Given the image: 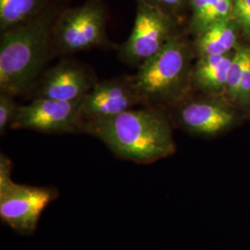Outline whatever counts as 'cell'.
Wrapping results in <instances>:
<instances>
[{"label": "cell", "instance_id": "obj_7", "mask_svg": "<svg viewBox=\"0 0 250 250\" xmlns=\"http://www.w3.org/2000/svg\"><path fill=\"white\" fill-rule=\"evenodd\" d=\"M81 100L60 101L35 98L29 104L19 107L10 129H25L45 134H71L83 132Z\"/></svg>", "mask_w": 250, "mask_h": 250}, {"label": "cell", "instance_id": "obj_8", "mask_svg": "<svg viewBox=\"0 0 250 250\" xmlns=\"http://www.w3.org/2000/svg\"><path fill=\"white\" fill-rule=\"evenodd\" d=\"M140 103H144L143 99L135 86L133 76L98 81L81 99L83 124L116 116Z\"/></svg>", "mask_w": 250, "mask_h": 250}, {"label": "cell", "instance_id": "obj_14", "mask_svg": "<svg viewBox=\"0 0 250 250\" xmlns=\"http://www.w3.org/2000/svg\"><path fill=\"white\" fill-rule=\"evenodd\" d=\"M250 59V48L241 47L232 57L228 74L227 88L233 99L238 98L242 77Z\"/></svg>", "mask_w": 250, "mask_h": 250}, {"label": "cell", "instance_id": "obj_1", "mask_svg": "<svg viewBox=\"0 0 250 250\" xmlns=\"http://www.w3.org/2000/svg\"><path fill=\"white\" fill-rule=\"evenodd\" d=\"M83 133L97 137L120 159L139 164L160 161L175 152L167 119L153 108H132L116 116L86 123Z\"/></svg>", "mask_w": 250, "mask_h": 250}, {"label": "cell", "instance_id": "obj_4", "mask_svg": "<svg viewBox=\"0 0 250 250\" xmlns=\"http://www.w3.org/2000/svg\"><path fill=\"white\" fill-rule=\"evenodd\" d=\"M187 45L172 38L159 52L137 67L135 86L146 102H160L177 95L188 71Z\"/></svg>", "mask_w": 250, "mask_h": 250}, {"label": "cell", "instance_id": "obj_16", "mask_svg": "<svg viewBox=\"0 0 250 250\" xmlns=\"http://www.w3.org/2000/svg\"><path fill=\"white\" fill-rule=\"evenodd\" d=\"M138 1L145 2L167 13L169 12V10L179 9L186 2V0H138Z\"/></svg>", "mask_w": 250, "mask_h": 250}, {"label": "cell", "instance_id": "obj_2", "mask_svg": "<svg viewBox=\"0 0 250 250\" xmlns=\"http://www.w3.org/2000/svg\"><path fill=\"white\" fill-rule=\"evenodd\" d=\"M57 17L47 6L34 18L1 32L0 92L18 96L34 86L53 55Z\"/></svg>", "mask_w": 250, "mask_h": 250}, {"label": "cell", "instance_id": "obj_17", "mask_svg": "<svg viewBox=\"0 0 250 250\" xmlns=\"http://www.w3.org/2000/svg\"><path fill=\"white\" fill-rule=\"evenodd\" d=\"M238 97L242 99H249L250 97V59L242 77Z\"/></svg>", "mask_w": 250, "mask_h": 250}, {"label": "cell", "instance_id": "obj_19", "mask_svg": "<svg viewBox=\"0 0 250 250\" xmlns=\"http://www.w3.org/2000/svg\"><path fill=\"white\" fill-rule=\"evenodd\" d=\"M249 8H250V0H233V14H236Z\"/></svg>", "mask_w": 250, "mask_h": 250}, {"label": "cell", "instance_id": "obj_6", "mask_svg": "<svg viewBox=\"0 0 250 250\" xmlns=\"http://www.w3.org/2000/svg\"><path fill=\"white\" fill-rule=\"evenodd\" d=\"M172 26L169 13L137 0L134 26L119 47V58L129 66L138 67L173 38Z\"/></svg>", "mask_w": 250, "mask_h": 250}, {"label": "cell", "instance_id": "obj_10", "mask_svg": "<svg viewBox=\"0 0 250 250\" xmlns=\"http://www.w3.org/2000/svg\"><path fill=\"white\" fill-rule=\"evenodd\" d=\"M180 122L193 134L210 136L232 125L233 115L216 103L193 101L181 109Z\"/></svg>", "mask_w": 250, "mask_h": 250}, {"label": "cell", "instance_id": "obj_18", "mask_svg": "<svg viewBox=\"0 0 250 250\" xmlns=\"http://www.w3.org/2000/svg\"><path fill=\"white\" fill-rule=\"evenodd\" d=\"M234 18L238 21V22L241 24L243 28L247 31L250 32V8L240 11L236 14H233Z\"/></svg>", "mask_w": 250, "mask_h": 250}, {"label": "cell", "instance_id": "obj_11", "mask_svg": "<svg viewBox=\"0 0 250 250\" xmlns=\"http://www.w3.org/2000/svg\"><path fill=\"white\" fill-rule=\"evenodd\" d=\"M232 59L227 55L199 58L192 75L195 84L208 92L223 89L227 85Z\"/></svg>", "mask_w": 250, "mask_h": 250}, {"label": "cell", "instance_id": "obj_9", "mask_svg": "<svg viewBox=\"0 0 250 250\" xmlns=\"http://www.w3.org/2000/svg\"><path fill=\"white\" fill-rule=\"evenodd\" d=\"M97 83L91 70L65 59L46 70L37 81L35 98L74 102L83 99Z\"/></svg>", "mask_w": 250, "mask_h": 250}, {"label": "cell", "instance_id": "obj_12", "mask_svg": "<svg viewBox=\"0 0 250 250\" xmlns=\"http://www.w3.org/2000/svg\"><path fill=\"white\" fill-rule=\"evenodd\" d=\"M236 42V33L228 20L215 22L200 33L196 42L199 58L226 55Z\"/></svg>", "mask_w": 250, "mask_h": 250}, {"label": "cell", "instance_id": "obj_13", "mask_svg": "<svg viewBox=\"0 0 250 250\" xmlns=\"http://www.w3.org/2000/svg\"><path fill=\"white\" fill-rule=\"evenodd\" d=\"M47 6V0H0L1 32L34 18Z\"/></svg>", "mask_w": 250, "mask_h": 250}, {"label": "cell", "instance_id": "obj_15", "mask_svg": "<svg viewBox=\"0 0 250 250\" xmlns=\"http://www.w3.org/2000/svg\"><path fill=\"white\" fill-rule=\"evenodd\" d=\"M13 95L9 93H0V134H5L11 127L18 113L19 106Z\"/></svg>", "mask_w": 250, "mask_h": 250}, {"label": "cell", "instance_id": "obj_5", "mask_svg": "<svg viewBox=\"0 0 250 250\" xmlns=\"http://www.w3.org/2000/svg\"><path fill=\"white\" fill-rule=\"evenodd\" d=\"M107 43L106 13L99 2L90 1L64 10L55 21L53 55H69Z\"/></svg>", "mask_w": 250, "mask_h": 250}, {"label": "cell", "instance_id": "obj_3", "mask_svg": "<svg viewBox=\"0 0 250 250\" xmlns=\"http://www.w3.org/2000/svg\"><path fill=\"white\" fill-rule=\"evenodd\" d=\"M12 162L0 155V219L15 232L31 235L45 208L58 197L53 188L21 185L11 178Z\"/></svg>", "mask_w": 250, "mask_h": 250}]
</instances>
